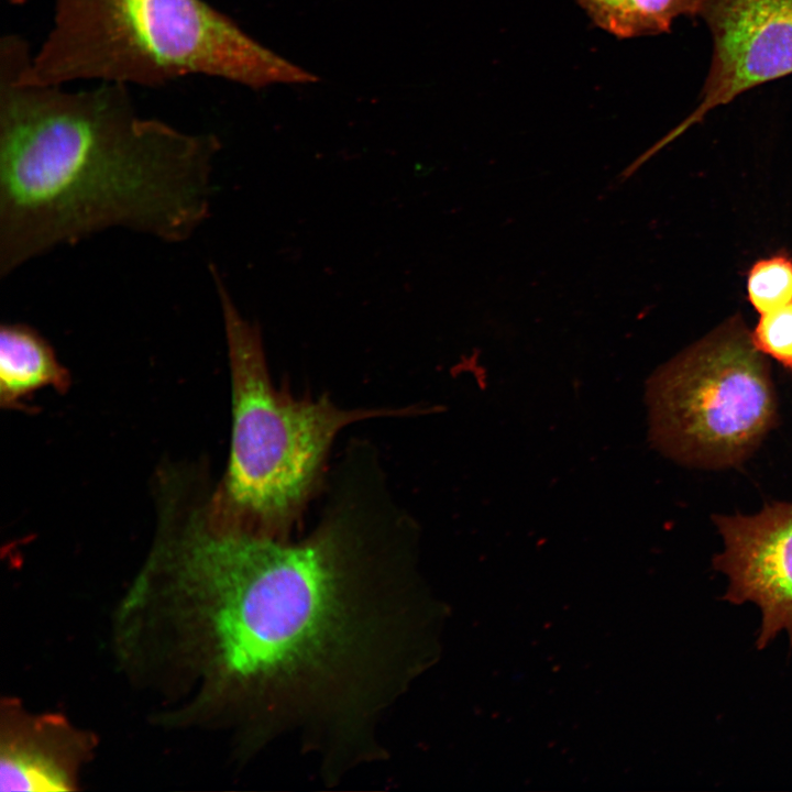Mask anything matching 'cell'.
<instances>
[{
    "instance_id": "obj_1",
    "label": "cell",
    "mask_w": 792,
    "mask_h": 792,
    "mask_svg": "<svg viewBox=\"0 0 792 792\" xmlns=\"http://www.w3.org/2000/svg\"><path fill=\"white\" fill-rule=\"evenodd\" d=\"M341 502L289 543L210 528L193 513L176 548L223 685L257 740L298 733L338 777L380 757L376 727L427 658L413 538Z\"/></svg>"
},
{
    "instance_id": "obj_2",
    "label": "cell",
    "mask_w": 792,
    "mask_h": 792,
    "mask_svg": "<svg viewBox=\"0 0 792 792\" xmlns=\"http://www.w3.org/2000/svg\"><path fill=\"white\" fill-rule=\"evenodd\" d=\"M30 55L1 37L0 277L112 228L191 238L210 213L217 136L139 116L127 85L22 81Z\"/></svg>"
},
{
    "instance_id": "obj_3",
    "label": "cell",
    "mask_w": 792,
    "mask_h": 792,
    "mask_svg": "<svg viewBox=\"0 0 792 792\" xmlns=\"http://www.w3.org/2000/svg\"><path fill=\"white\" fill-rule=\"evenodd\" d=\"M53 25L19 77L161 86L189 75L251 88L316 81L204 0H53Z\"/></svg>"
},
{
    "instance_id": "obj_4",
    "label": "cell",
    "mask_w": 792,
    "mask_h": 792,
    "mask_svg": "<svg viewBox=\"0 0 792 792\" xmlns=\"http://www.w3.org/2000/svg\"><path fill=\"white\" fill-rule=\"evenodd\" d=\"M220 301L232 381L227 472L202 509L217 531L287 540L315 492L329 448L343 427L406 410L342 409L327 396L295 399L270 378L260 327L237 308L209 265Z\"/></svg>"
},
{
    "instance_id": "obj_5",
    "label": "cell",
    "mask_w": 792,
    "mask_h": 792,
    "mask_svg": "<svg viewBox=\"0 0 792 792\" xmlns=\"http://www.w3.org/2000/svg\"><path fill=\"white\" fill-rule=\"evenodd\" d=\"M647 403L653 444L676 461L712 468L746 458L777 407L768 364L737 318L658 370Z\"/></svg>"
},
{
    "instance_id": "obj_6",
    "label": "cell",
    "mask_w": 792,
    "mask_h": 792,
    "mask_svg": "<svg viewBox=\"0 0 792 792\" xmlns=\"http://www.w3.org/2000/svg\"><path fill=\"white\" fill-rule=\"evenodd\" d=\"M694 18L710 32V67L695 109L664 142L710 111L792 74V0H697Z\"/></svg>"
},
{
    "instance_id": "obj_7",
    "label": "cell",
    "mask_w": 792,
    "mask_h": 792,
    "mask_svg": "<svg viewBox=\"0 0 792 792\" xmlns=\"http://www.w3.org/2000/svg\"><path fill=\"white\" fill-rule=\"evenodd\" d=\"M725 548L714 566L727 575L724 600L752 602L761 610L758 648L781 630L792 644V503H776L754 516H715Z\"/></svg>"
},
{
    "instance_id": "obj_8",
    "label": "cell",
    "mask_w": 792,
    "mask_h": 792,
    "mask_svg": "<svg viewBox=\"0 0 792 792\" xmlns=\"http://www.w3.org/2000/svg\"><path fill=\"white\" fill-rule=\"evenodd\" d=\"M70 374L54 349L34 328L25 323H3L0 328V405L22 407L23 399L43 387L64 393Z\"/></svg>"
},
{
    "instance_id": "obj_9",
    "label": "cell",
    "mask_w": 792,
    "mask_h": 792,
    "mask_svg": "<svg viewBox=\"0 0 792 792\" xmlns=\"http://www.w3.org/2000/svg\"><path fill=\"white\" fill-rule=\"evenodd\" d=\"M596 25L623 38L659 35L678 16L694 18L697 0H578Z\"/></svg>"
},
{
    "instance_id": "obj_10",
    "label": "cell",
    "mask_w": 792,
    "mask_h": 792,
    "mask_svg": "<svg viewBox=\"0 0 792 792\" xmlns=\"http://www.w3.org/2000/svg\"><path fill=\"white\" fill-rule=\"evenodd\" d=\"M1 791H66L69 779L51 757L30 746H10L0 763Z\"/></svg>"
},
{
    "instance_id": "obj_11",
    "label": "cell",
    "mask_w": 792,
    "mask_h": 792,
    "mask_svg": "<svg viewBox=\"0 0 792 792\" xmlns=\"http://www.w3.org/2000/svg\"><path fill=\"white\" fill-rule=\"evenodd\" d=\"M747 288L760 315L792 302V258L777 255L757 262L749 272Z\"/></svg>"
},
{
    "instance_id": "obj_12",
    "label": "cell",
    "mask_w": 792,
    "mask_h": 792,
    "mask_svg": "<svg viewBox=\"0 0 792 792\" xmlns=\"http://www.w3.org/2000/svg\"><path fill=\"white\" fill-rule=\"evenodd\" d=\"M760 316L751 333L755 346L792 371V302Z\"/></svg>"
}]
</instances>
